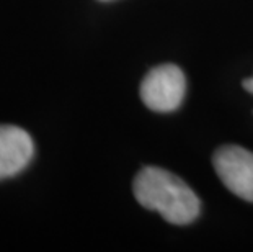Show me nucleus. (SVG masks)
Segmentation results:
<instances>
[{
	"label": "nucleus",
	"mask_w": 253,
	"mask_h": 252,
	"mask_svg": "<svg viewBox=\"0 0 253 252\" xmlns=\"http://www.w3.org/2000/svg\"><path fill=\"white\" fill-rule=\"evenodd\" d=\"M134 197L147 210L171 224H188L199 214V200L180 177L159 167H145L134 180Z\"/></svg>",
	"instance_id": "obj_1"
},
{
	"label": "nucleus",
	"mask_w": 253,
	"mask_h": 252,
	"mask_svg": "<svg viewBox=\"0 0 253 252\" xmlns=\"http://www.w3.org/2000/svg\"><path fill=\"white\" fill-rule=\"evenodd\" d=\"M186 80L180 67L162 64L150 71L141 84V99L154 111L167 113L180 106L185 97Z\"/></svg>",
	"instance_id": "obj_2"
},
{
	"label": "nucleus",
	"mask_w": 253,
	"mask_h": 252,
	"mask_svg": "<svg viewBox=\"0 0 253 252\" xmlns=\"http://www.w3.org/2000/svg\"><path fill=\"white\" fill-rule=\"evenodd\" d=\"M214 169L234 195L253 202V152L240 146H224L214 154Z\"/></svg>",
	"instance_id": "obj_3"
},
{
	"label": "nucleus",
	"mask_w": 253,
	"mask_h": 252,
	"mask_svg": "<svg viewBox=\"0 0 253 252\" xmlns=\"http://www.w3.org/2000/svg\"><path fill=\"white\" fill-rule=\"evenodd\" d=\"M33 139L18 126H0V180L17 175L33 157Z\"/></svg>",
	"instance_id": "obj_4"
},
{
	"label": "nucleus",
	"mask_w": 253,
	"mask_h": 252,
	"mask_svg": "<svg viewBox=\"0 0 253 252\" xmlns=\"http://www.w3.org/2000/svg\"><path fill=\"white\" fill-rule=\"evenodd\" d=\"M244 87L249 90L250 94H253V77H250V79H247L245 82H244Z\"/></svg>",
	"instance_id": "obj_5"
}]
</instances>
